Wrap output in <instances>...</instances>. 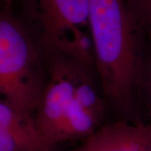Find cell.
I'll use <instances>...</instances> for the list:
<instances>
[{"label": "cell", "mask_w": 151, "mask_h": 151, "mask_svg": "<svg viewBox=\"0 0 151 151\" xmlns=\"http://www.w3.org/2000/svg\"><path fill=\"white\" fill-rule=\"evenodd\" d=\"M46 61L48 76L34 119L45 144L55 150L60 145L62 125L74 98L77 79L86 67L63 56L51 57Z\"/></svg>", "instance_id": "cell-4"}, {"label": "cell", "mask_w": 151, "mask_h": 151, "mask_svg": "<svg viewBox=\"0 0 151 151\" xmlns=\"http://www.w3.org/2000/svg\"><path fill=\"white\" fill-rule=\"evenodd\" d=\"M146 40H151V0H125Z\"/></svg>", "instance_id": "cell-8"}, {"label": "cell", "mask_w": 151, "mask_h": 151, "mask_svg": "<svg viewBox=\"0 0 151 151\" xmlns=\"http://www.w3.org/2000/svg\"><path fill=\"white\" fill-rule=\"evenodd\" d=\"M138 93L142 96L149 123L151 124V40L146 39Z\"/></svg>", "instance_id": "cell-7"}, {"label": "cell", "mask_w": 151, "mask_h": 151, "mask_svg": "<svg viewBox=\"0 0 151 151\" xmlns=\"http://www.w3.org/2000/svg\"><path fill=\"white\" fill-rule=\"evenodd\" d=\"M89 32L94 67L106 102L133 118L145 37L125 0H90Z\"/></svg>", "instance_id": "cell-1"}, {"label": "cell", "mask_w": 151, "mask_h": 151, "mask_svg": "<svg viewBox=\"0 0 151 151\" xmlns=\"http://www.w3.org/2000/svg\"><path fill=\"white\" fill-rule=\"evenodd\" d=\"M0 127L9 133L24 151H55L39 134L34 115L20 113L0 100Z\"/></svg>", "instance_id": "cell-6"}, {"label": "cell", "mask_w": 151, "mask_h": 151, "mask_svg": "<svg viewBox=\"0 0 151 151\" xmlns=\"http://www.w3.org/2000/svg\"><path fill=\"white\" fill-rule=\"evenodd\" d=\"M71 151H151V124L122 119L103 124Z\"/></svg>", "instance_id": "cell-5"}, {"label": "cell", "mask_w": 151, "mask_h": 151, "mask_svg": "<svg viewBox=\"0 0 151 151\" xmlns=\"http://www.w3.org/2000/svg\"><path fill=\"white\" fill-rule=\"evenodd\" d=\"M21 15L45 60L55 56L74 60L93 70L89 32L90 0H19Z\"/></svg>", "instance_id": "cell-2"}, {"label": "cell", "mask_w": 151, "mask_h": 151, "mask_svg": "<svg viewBox=\"0 0 151 151\" xmlns=\"http://www.w3.org/2000/svg\"><path fill=\"white\" fill-rule=\"evenodd\" d=\"M43 56L9 4L0 8V95L19 112L34 115L46 82Z\"/></svg>", "instance_id": "cell-3"}, {"label": "cell", "mask_w": 151, "mask_h": 151, "mask_svg": "<svg viewBox=\"0 0 151 151\" xmlns=\"http://www.w3.org/2000/svg\"><path fill=\"white\" fill-rule=\"evenodd\" d=\"M0 151H24L13 136L0 127Z\"/></svg>", "instance_id": "cell-9"}]
</instances>
